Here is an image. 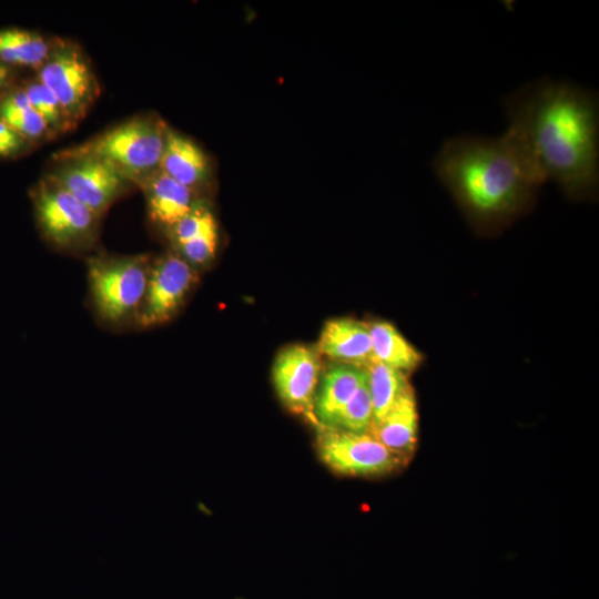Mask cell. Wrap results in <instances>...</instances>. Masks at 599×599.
<instances>
[{"label":"cell","mask_w":599,"mask_h":599,"mask_svg":"<svg viewBox=\"0 0 599 599\" xmlns=\"http://www.w3.org/2000/svg\"><path fill=\"white\" fill-rule=\"evenodd\" d=\"M69 160L50 177L101 216L125 190L129 180L100 159L81 156Z\"/></svg>","instance_id":"30bf717a"},{"label":"cell","mask_w":599,"mask_h":599,"mask_svg":"<svg viewBox=\"0 0 599 599\" xmlns=\"http://www.w3.org/2000/svg\"><path fill=\"white\" fill-rule=\"evenodd\" d=\"M372 422L373 407L366 382L339 413L332 428L366 433Z\"/></svg>","instance_id":"7402d4cb"},{"label":"cell","mask_w":599,"mask_h":599,"mask_svg":"<svg viewBox=\"0 0 599 599\" xmlns=\"http://www.w3.org/2000/svg\"><path fill=\"white\" fill-rule=\"evenodd\" d=\"M150 255H98L87 261L90 297L97 315L109 325L135 321L146 291Z\"/></svg>","instance_id":"277c9868"},{"label":"cell","mask_w":599,"mask_h":599,"mask_svg":"<svg viewBox=\"0 0 599 599\" xmlns=\"http://www.w3.org/2000/svg\"><path fill=\"white\" fill-rule=\"evenodd\" d=\"M37 79L54 94L73 125L84 116L99 93L87 58L69 41L52 44Z\"/></svg>","instance_id":"8992f818"},{"label":"cell","mask_w":599,"mask_h":599,"mask_svg":"<svg viewBox=\"0 0 599 599\" xmlns=\"http://www.w3.org/2000/svg\"><path fill=\"white\" fill-rule=\"evenodd\" d=\"M374 361L380 362L396 370L406 373L414 370L423 361L422 354L386 321L366 323Z\"/></svg>","instance_id":"e0dca14e"},{"label":"cell","mask_w":599,"mask_h":599,"mask_svg":"<svg viewBox=\"0 0 599 599\" xmlns=\"http://www.w3.org/2000/svg\"><path fill=\"white\" fill-rule=\"evenodd\" d=\"M316 427L319 458L341 475L383 476L406 464L368 432Z\"/></svg>","instance_id":"52a82bcc"},{"label":"cell","mask_w":599,"mask_h":599,"mask_svg":"<svg viewBox=\"0 0 599 599\" xmlns=\"http://www.w3.org/2000/svg\"><path fill=\"white\" fill-rule=\"evenodd\" d=\"M388 450L407 463L415 451L418 436V413L410 385L392 408L369 430Z\"/></svg>","instance_id":"5bb4252c"},{"label":"cell","mask_w":599,"mask_h":599,"mask_svg":"<svg viewBox=\"0 0 599 599\" xmlns=\"http://www.w3.org/2000/svg\"><path fill=\"white\" fill-rule=\"evenodd\" d=\"M366 382L365 368L338 363L324 367L314 403L315 426L332 428L339 413Z\"/></svg>","instance_id":"4fadbf2b"},{"label":"cell","mask_w":599,"mask_h":599,"mask_svg":"<svg viewBox=\"0 0 599 599\" xmlns=\"http://www.w3.org/2000/svg\"><path fill=\"white\" fill-rule=\"evenodd\" d=\"M0 119L29 142L51 135L45 121L33 109L22 88L0 99Z\"/></svg>","instance_id":"ffe728a7"},{"label":"cell","mask_w":599,"mask_h":599,"mask_svg":"<svg viewBox=\"0 0 599 599\" xmlns=\"http://www.w3.org/2000/svg\"><path fill=\"white\" fill-rule=\"evenodd\" d=\"M167 230L173 252L200 271L212 263L219 243V226L210 205L199 200L194 207Z\"/></svg>","instance_id":"8fae6325"},{"label":"cell","mask_w":599,"mask_h":599,"mask_svg":"<svg viewBox=\"0 0 599 599\" xmlns=\"http://www.w3.org/2000/svg\"><path fill=\"white\" fill-rule=\"evenodd\" d=\"M22 89L33 109L45 121L50 134L63 132L73 126L58 99L38 79L28 82Z\"/></svg>","instance_id":"44dd1931"},{"label":"cell","mask_w":599,"mask_h":599,"mask_svg":"<svg viewBox=\"0 0 599 599\" xmlns=\"http://www.w3.org/2000/svg\"><path fill=\"white\" fill-rule=\"evenodd\" d=\"M365 369L373 407V422H376L392 408L409 383L405 373L377 361L369 363Z\"/></svg>","instance_id":"d6986e66"},{"label":"cell","mask_w":599,"mask_h":599,"mask_svg":"<svg viewBox=\"0 0 599 599\" xmlns=\"http://www.w3.org/2000/svg\"><path fill=\"white\" fill-rule=\"evenodd\" d=\"M197 281L199 271L173 251L152 260L135 323L150 328L170 322L183 307Z\"/></svg>","instance_id":"ba28073f"},{"label":"cell","mask_w":599,"mask_h":599,"mask_svg":"<svg viewBox=\"0 0 599 599\" xmlns=\"http://www.w3.org/2000/svg\"><path fill=\"white\" fill-rule=\"evenodd\" d=\"M159 169L195 193L210 176V163L203 150L170 128Z\"/></svg>","instance_id":"2e32d148"},{"label":"cell","mask_w":599,"mask_h":599,"mask_svg":"<svg viewBox=\"0 0 599 599\" xmlns=\"http://www.w3.org/2000/svg\"><path fill=\"white\" fill-rule=\"evenodd\" d=\"M140 183L145 194L150 217L166 229L185 216L200 200L193 190L160 169L142 179Z\"/></svg>","instance_id":"9a60e30c"},{"label":"cell","mask_w":599,"mask_h":599,"mask_svg":"<svg viewBox=\"0 0 599 599\" xmlns=\"http://www.w3.org/2000/svg\"><path fill=\"white\" fill-rule=\"evenodd\" d=\"M323 368L316 347L306 344L282 348L272 367L273 385L281 402L292 413L305 416L314 425V403Z\"/></svg>","instance_id":"9c48e42d"},{"label":"cell","mask_w":599,"mask_h":599,"mask_svg":"<svg viewBox=\"0 0 599 599\" xmlns=\"http://www.w3.org/2000/svg\"><path fill=\"white\" fill-rule=\"evenodd\" d=\"M507 131L546 182L571 199L592 197L599 181L597 95L569 82L539 79L505 99Z\"/></svg>","instance_id":"6da1fadb"},{"label":"cell","mask_w":599,"mask_h":599,"mask_svg":"<svg viewBox=\"0 0 599 599\" xmlns=\"http://www.w3.org/2000/svg\"><path fill=\"white\" fill-rule=\"evenodd\" d=\"M167 126L155 116L124 121L59 158H97L114 166L128 180L140 182L159 169Z\"/></svg>","instance_id":"3957f363"},{"label":"cell","mask_w":599,"mask_h":599,"mask_svg":"<svg viewBox=\"0 0 599 599\" xmlns=\"http://www.w3.org/2000/svg\"><path fill=\"white\" fill-rule=\"evenodd\" d=\"M434 171L467 214L490 227L525 210L545 181L506 130L497 138L459 135L444 142Z\"/></svg>","instance_id":"7a4b0ae2"},{"label":"cell","mask_w":599,"mask_h":599,"mask_svg":"<svg viewBox=\"0 0 599 599\" xmlns=\"http://www.w3.org/2000/svg\"><path fill=\"white\" fill-rule=\"evenodd\" d=\"M11 77L9 64L0 61V90L8 83Z\"/></svg>","instance_id":"cb8c5ba5"},{"label":"cell","mask_w":599,"mask_h":599,"mask_svg":"<svg viewBox=\"0 0 599 599\" xmlns=\"http://www.w3.org/2000/svg\"><path fill=\"white\" fill-rule=\"evenodd\" d=\"M315 347L331 363L365 368L374 361L367 324L351 317L328 319Z\"/></svg>","instance_id":"7c38bea8"},{"label":"cell","mask_w":599,"mask_h":599,"mask_svg":"<svg viewBox=\"0 0 599 599\" xmlns=\"http://www.w3.org/2000/svg\"><path fill=\"white\" fill-rule=\"evenodd\" d=\"M32 199L40 231L51 243L79 248L93 241L100 216L52 177L38 185Z\"/></svg>","instance_id":"5b68a950"},{"label":"cell","mask_w":599,"mask_h":599,"mask_svg":"<svg viewBox=\"0 0 599 599\" xmlns=\"http://www.w3.org/2000/svg\"><path fill=\"white\" fill-rule=\"evenodd\" d=\"M52 43L42 34L19 29H0V61L7 64L40 67L48 58Z\"/></svg>","instance_id":"ac0fdd59"},{"label":"cell","mask_w":599,"mask_h":599,"mask_svg":"<svg viewBox=\"0 0 599 599\" xmlns=\"http://www.w3.org/2000/svg\"><path fill=\"white\" fill-rule=\"evenodd\" d=\"M29 141L0 119V156H14L23 152Z\"/></svg>","instance_id":"603a6c76"}]
</instances>
